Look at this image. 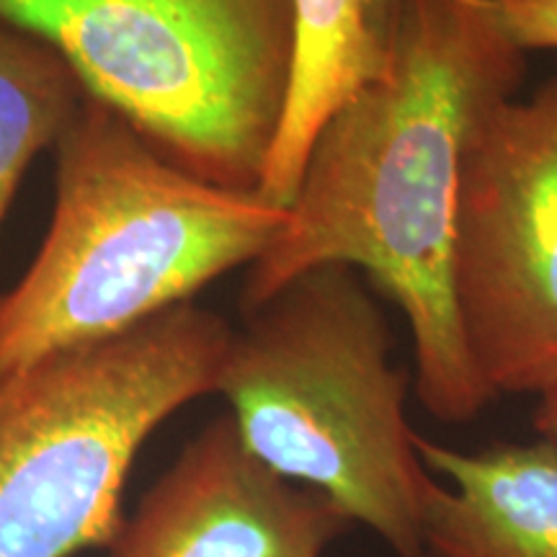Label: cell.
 <instances>
[{
	"label": "cell",
	"mask_w": 557,
	"mask_h": 557,
	"mask_svg": "<svg viewBox=\"0 0 557 557\" xmlns=\"http://www.w3.org/2000/svg\"><path fill=\"white\" fill-rule=\"evenodd\" d=\"M389 348L364 274L329 263L246 312L214 393L271 472L323 493L398 557H423V517L438 480L418 455L408 374Z\"/></svg>",
	"instance_id": "3"
},
{
	"label": "cell",
	"mask_w": 557,
	"mask_h": 557,
	"mask_svg": "<svg viewBox=\"0 0 557 557\" xmlns=\"http://www.w3.org/2000/svg\"><path fill=\"white\" fill-rule=\"evenodd\" d=\"M380 34L377 73L318 132L282 233L250 263L243 315L305 271L357 269L408 320L426 413L468 423L493 398L455 302L459 189L472 135L517 96L527 52L485 0H385Z\"/></svg>",
	"instance_id": "1"
},
{
	"label": "cell",
	"mask_w": 557,
	"mask_h": 557,
	"mask_svg": "<svg viewBox=\"0 0 557 557\" xmlns=\"http://www.w3.org/2000/svg\"><path fill=\"white\" fill-rule=\"evenodd\" d=\"M83 96L58 50L0 21V225L29 163L58 145Z\"/></svg>",
	"instance_id": "10"
},
{
	"label": "cell",
	"mask_w": 557,
	"mask_h": 557,
	"mask_svg": "<svg viewBox=\"0 0 557 557\" xmlns=\"http://www.w3.org/2000/svg\"><path fill=\"white\" fill-rule=\"evenodd\" d=\"M374 3V18H377V24H380V13H382V5H385V0H372Z\"/></svg>",
	"instance_id": "13"
},
{
	"label": "cell",
	"mask_w": 557,
	"mask_h": 557,
	"mask_svg": "<svg viewBox=\"0 0 557 557\" xmlns=\"http://www.w3.org/2000/svg\"><path fill=\"white\" fill-rule=\"evenodd\" d=\"M233 329L186 302L0 380V557L109 547L143 444L218 389Z\"/></svg>",
	"instance_id": "4"
},
{
	"label": "cell",
	"mask_w": 557,
	"mask_h": 557,
	"mask_svg": "<svg viewBox=\"0 0 557 557\" xmlns=\"http://www.w3.org/2000/svg\"><path fill=\"white\" fill-rule=\"evenodd\" d=\"M351 527L323 493L259 462L220 416L124 519L109 557H323Z\"/></svg>",
	"instance_id": "7"
},
{
	"label": "cell",
	"mask_w": 557,
	"mask_h": 557,
	"mask_svg": "<svg viewBox=\"0 0 557 557\" xmlns=\"http://www.w3.org/2000/svg\"><path fill=\"white\" fill-rule=\"evenodd\" d=\"M178 169L259 194L292 70V0H0Z\"/></svg>",
	"instance_id": "5"
},
{
	"label": "cell",
	"mask_w": 557,
	"mask_h": 557,
	"mask_svg": "<svg viewBox=\"0 0 557 557\" xmlns=\"http://www.w3.org/2000/svg\"><path fill=\"white\" fill-rule=\"evenodd\" d=\"M287 209L207 184L94 96L54 145V209L39 253L0 295V380L191 302L259 261Z\"/></svg>",
	"instance_id": "2"
},
{
	"label": "cell",
	"mask_w": 557,
	"mask_h": 557,
	"mask_svg": "<svg viewBox=\"0 0 557 557\" xmlns=\"http://www.w3.org/2000/svg\"><path fill=\"white\" fill-rule=\"evenodd\" d=\"M521 52L557 50V0H485Z\"/></svg>",
	"instance_id": "11"
},
{
	"label": "cell",
	"mask_w": 557,
	"mask_h": 557,
	"mask_svg": "<svg viewBox=\"0 0 557 557\" xmlns=\"http://www.w3.org/2000/svg\"><path fill=\"white\" fill-rule=\"evenodd\" d=\"M436 483L423 557H557V447L493 444L459 451L416 436Z\"/></svg>",
	"instance_id": "8"
},
{
	"label": "cell",
	"mask_w": 557,
	"mask_h": 557,
	"mask_svg": "<svg viewBox=\"0 0 557 557\" xmlns=\"http://www.w3.org/2000/svg\"><path fill=\"white\" fill-rule=\"evenodd\" d=\"M380 58L372 0H292L289 88L259 197L292 205L318 132L377 73Z\"/></svg>",
	"instance_id": "9"
},
{
	"label": "cell",
	"mask_w": 557,
	"mask_h": 557,
	"mask_svg": "<svg viewBox=\"0 0 557 557\" xmlns=\"http://www.w3.org/2000/svg\"><path fill=\"white\" fill-rule=\"evenodd\" d=\"M534 429L540 431V436L545 442L557 447V389L540 398L537 413H534Z\"/></svg>",
	"instance_id": "12"
},
{
	"label": "cell",
	"mask_w": 557,
	"mask_h": 557,
	"mask_svg": "<svg viewBox=\"0 0 557 557\" xmlns=\"http://www.w3.org/2000/svg\"><path fill=\"white\" fill-rule=\"evenodd\" d=\"M455 302L491 398L557 389V78L480 124L459 189Z\"/></svg>",
	"instance_id": "6"
}]
</instances>
